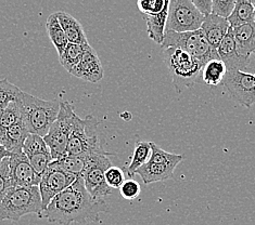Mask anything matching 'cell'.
Wrapping results in <instances>:
<instances>
[{
	"instance_id": "6da1fadb",
	"label": "cell",
	"mask_w": 255,
	"mask_h": 225,
	"mask_svg": "<svg viewBox=\"0 0 255 225\" xmlns=\"http://www.w3.org/2000/svg\"><path fill=\"white\" fill-rule=\"evenodd\" d=\"M108 211L106 199H95L90 196L83 178L78 176L74 183L51 200L42 211L41 218L60 225L86 224L98 221L99 216Z\"/></svg>"
},
{
	"instance_id": "7a4b0ae2",
	"label": "cell",
	"mask_w": 255,
	"mask_h": 225,
	"mask_svg": "<svg viewBox=\"0 0 255 225\" xmlns=\"http://www.w3.org/2000/svg\"><path fill=\"white\" fill-rule=\"evenodd\" d=\"M21 120L29 133L41 138L47 136L60 112L59 101H46L26 92H21L16 101Z\"/></svg>"
},
{
	"instance_id": "3957f363",
	"label": "cell",
	"mask_w": 255,
	"mask_h": 225,
	"mask_svg": "<svg viewBox=\"0 0 255 225\" xmlns=\"http://www.w3.org/2000/svg\"><path fill=\"white\" fill-rule=\"evenodd\" d=\"M42 200L38 186L11 187L0 203V221L17 222L26 215L41 218Z\"/></svg>"
},
{
	"instance_id": "277c9868",
	"label": "cell",
	"mask_w": 255,
	"mask_h": 225,
	"mask_svg": "<svg viewBox=\"0 0 255 225\" xmlns=\"http://www.w3.org/2000/svg\"><path fill=\"white\" fill-rule=\"evenodd\" d=\"M163 56L173 86L178 94L200 82L203 64L199 60L177 48L164 49Z\"/></svg>"
},
{
	"instance_id": "5b68a950",
	"label": "cell",
	"mask_w": 255,
	"mask_h": 225,
	"mask_svg": "<svg viewBox=\"0 0 255 225\" xmlns=\"http://www.w3.org/2000/svg\"><path fill=\"white\" fill-rule=\"evenodd\" d=\"M161 47L163 50L167 48H177L199 60L203 65L211 60L220 59L217 51L209 44L201 29L188 33H175L166 30L165 38Z\"/></svg>"
},
{
	"instance_id": "8992f818",
	"label": "cell",
	"mask_w": 255,
	"mask_h": 225,
	"mask_svg": "<svg viewBox=\"0 0 255 225\" xmlns=\"http://www.w3.org/2000/svg\"><path fill=\"white\" fill-rule=\"evenodd\" d=\"M98 138V121L89 115L85 119L76 116L73 125L66 155L87 156L95 153H105ZM65 155V156H66Z\"/></svg>"
},
{
	"instance_id": "52a82bcc",
	"label": "cell",
	"mask_w": 255,
	"mask_h": 225,
	"mask_svg": "<svg viewBox=\"0 0 255 225\" xmlns=\"http://www.w3.org/2000/svg\"><path fill=\"white\" fill-rule=\"evenodd\" d=\"M184 155L168 153L151 142L150 159L137 170L136 174L140 176L144 184L169 180L173 178L174 170L184 160Z\"/></svg>"
},
{
	"instance_id": "ba28073f",
	"label": "cell",
	"mask_w": 255,
	"mask_h": 225,
	"mask_svg": "<svg viewBox=\"0 0 255 225\" xmlns=\"http://www.w3.org/2000/svg\"><path fill=\"white\" fill-rule=\"evenodd\" d=\"M77 114L69 102H60V112L57 120L44 137L47 147L49 148L53 160H58L66 155V150Z\"/></svg>"
},
{
	"instance_id": "9c48e42d",
	"label": "cell",
	"mask_w": 255,
	"mask_h": 225,
	"mask_svg": "<svg viewBox=\"0 0 255 225\" xmlns=\"http://www.w3.org/2000/svg\"><path fill=\"white\" fill-rule=\"evenodd\" d=\"M111 153H95L87 155V163L82 178L84 180L85 187L90 196L95 199H105L111 195L113 190L107 184L106 171L112 167L109 156Z\"/></svg>"
},
{
	"instance_id": "30bf717a",
	"label": "cell",
	"mask_w": 255,
	"mask_h": 225,
	"mask_svg": "<svg viewBox=\"0 0 255 225\" xmlns=\"http://www.w3.org/2000/svg\"><path fill=\"white\" fill-rule=\"evenodd\" d=\"M205 16L200 13L191 0H171L166 30L175 33L196 32L201 29Z\"/></svg>"
},
{
	"instance_id": "8fae6325",
	"label": "cell",
	"mask_w": 255,
	"mask_h": 225,
	"mask_svg": "<svg viewBox=\"0 0 255 225\" xmlns=\"http://www.w3.org/2000/svg\"><path fill=\"white\" fill-rule=\"evenodd\" d=\"M222 86L229 99L245 107L255 104V77L253 74L238 70L227 71Z\"/></svg>"
},
{
	"instance_id": "7c38bea8",
	"label": "cell",
	"mask_w": 255,
	"mask_h": 225,
	"mask_svg": "<svg viewBox=\"0 0 255 225\" xmlns=\"http://www.w3.org/2000/svg\"><path fill=\"white\" fill-rule=\"evenodd\" d=\"M77 178L58 167L53 161L41 175L39 182V192L42 200V209H46L51 200L71 186Z\"/></svg>"
},
{
	"instance_id": "4fadbf2b",
	"label": "cell",
	"mask_w": 255,
	"mask_h": 225,
	"mask_svg": "<svg viewBox=\"0 0 255 225\" xmlns=\"http://www.w3.org/2000/svg\"><path fill=\"white\" fill-rule=\"evenodd\" d=\"M8 160L12 187L39 185L40 176L35 172L25 154H14L9 157Z\"/></svg>"
},
{
	"instance_id": "5bb4252c",
	"label": "cell",
	"mask_w": 255,
	"mask_h": 225,
	"mask_svg": "<svg viewBox=\"0 0 255 225\" xmlns=\"http://www.w3.org/2000/svg\"><path fill=\"white\" fill-rule=\"evenodd\" d=\"M70 74L93 83L99 82L103 78L101 61L92 46L88 45L86 47L80 63L71 71Z\"/></svg>"
},
{
	"instance_id": "9a60e30c",
	"label": "cell",
	"mask_w": 255,
	"mask_h": 225,
	"mask_svg": "<svg viewBox=\"0 0 255 225\" xmlns=\"http://www.w3.org/2000/svg\"><path fill=\"white\" fill-rule=\"evenodd\" d=\"M218 57L223 61L224 64L226 65L227 71L230 70H238L245 72L248 69L249 63H250V58L242 57L237 51L236 41L234 38L233 28L230 27L227 35L221 42L216 49Z\"/></svg>"
},
{
	"instance_id": "2e32d148",
	"label": "cell",
	"mask_w": 255,
	"mask_h": 225,
	"mask_svg": "<svg viewBox=\"0 0 255 225\" xmlns=\"http://www.w3.org/2000/svg\"><path fill=\"white\" fill-rule=\"evenodd\" d=\"M230 28L229 23L226 19H223L214 14H210L205 16L201 30L204 33V36L208 39L209 44L216 50L218 46L227 35Z\"/></svg>"
},
{
	"instance_id": "e0dca14e",
	"label": "cell",
	"mask_w": 255,
	"mask_h": 225,
	"mask_svg": "<svg viewBox=\"0 0 255 225\" xmlns=\"http://www.w3.org/2000/svg\"><path fill=\"white\" fill-rule=\"evenodd\" d=\"M29 135L22 120L9 128L8 131L0 138V144L12 155L23 153V147Z\"/></svg>"
},
{
	"instance_id": "ac0fdd59",
	"label": "cell",
	"mask_w": 255,
	"mask_h": 225,
	"mask_svg": "<svg viewBox=\"0 0 255 225\" xmlns=\"http://www.w3.org/2000/svg\"><path fill=\"white\" fill-rule=\"evenodd\" d=\"M237 51L242 57L251 58L255 53V23L233 28Z\"/></svg>"
},
{
	"instance_id": "d6986e66",
	"label": "cell",
	"mask_w": 255,
	"mask_h": 225,
	"mask_svg": "<svg viewBox=\"0 0 255 225\" xmlns=\"http://www.w3.org/2000/svg\"><path fill=\"white\" fill-rule=\"evenodd\" d=\"M58 20L61 24V27L64 30V34L68 38L70 44L75 45H87L88 39L85 34V30L82 24L78 22L74 16L66 13L63 11L56 12Z\"/></svg>"
},
{
	"instance_id": "ffe728a7",
	"label": "cell",
	"mask_w": 255,
	"mask_h": 225,
	"mask_svg": "<svg viewBox=\"0 0 255 225\" xmlns=\"http://www.w3.org/2000/svg\"><path fill=\"white\" fill-rule=\"evenodd\" d=\"M169 2L166 7L159 14L155 15H145L144 20L147 22V33L149 38L153 40L155 44L162 45L166 33V24L168 16Z\"/></svg>"
},
{
	"instance_id": "44dd1931",
	"label": "cell",
	"mask_w": 255,
	"mask_h": 225,
	"mask_svg": "<svg viewBox=\"0 0 255 225\" xmlns=\"http://www.w3.org/2000/svg\"><path fill=\"white\" fill-rule=\"evenodd\" d=\"M226 73L227 68L221 59L211 60L203 65L200 82H203L209 87H217L223 83Z\"/></svg>"
},
{
	"instance_id": "7402d4cb",
	"label": "cell",
	"mask_w": 255,
	"mask_h": 225,
	"mask_svg": "<svg viewBox=\"0 0 255 225\" xmlns=\"http://www.w3.org/2000/svg\"><path fill=\"white\" fill-rule=\"evenodd\" d=\"M228 23L232 28L245 24L255 23V9L251 0H236L233 14L228 17Z\"/></svg>"
},
{
	"instance_id": "603a6c76",
	"label": "cell",
	"mask_w": 255,
	"mask_h": 225,
	"mask_svg": "<svg viewBox=\"0 0 255 225\" xmlns=\"http://www.w3.org/2000/svg\"><path fill=\"white\" fill-rule=\"evenodd\" d=\"M46 28L50 41L52 42L54 48H56V50L60 57L64 52L65 48L68 47L69 40L66 38L64 30L61 27V24H60L56 13H52L48 16L46 22Z\"/></svg>"
},
{
	"instance_id": "cb8c5ba5",
	"label": "cell",
	"mask_w": 255,
	"mask_h": 225,
	"mask_svg": "<svg viewBox=\"0 0 255 225\" xmlns=\"http://www.w3.org/2000/svg\"><path fill=\"white\" fill-rule=\"evenodd\" d=\"M151 156V142L137 141L135 144L130 163L127 167V174L130 178L136 174L137 170L148 162Z\"/></svg>"
},
{
	"instance_id": "d4e9b609",
	"label": "cell",
	"mask_w": 255,
	"mask_h": 225,
	"mask_svg": "<svg viewBox=\"0 0 255 225\" xmlns=\"http://www.w3.org/2000/svg\"><path fill=\"white\" fill-rule=\"evenodd\" d=\"M87 45H75V44H70L68 47L65 48L64 52L59 57L60 64L62 65V68L71 73V71L75 68V66L80 63V61L83 57V54L86 49Z\"/></svg>"
},
{
	"instance_id": "484cf974",
	"label": "cell",
	"mask_w": 255,
	"mask_h": 225,
	"mask_svg": "<svg viewBox=\"0 0 255 225\" xmlns=\"http://www.w3.org/2000/svg\"><path fill=\"white\" fill-rule=\"evenodd\" d=\"M58 167L63 169L70 174L75 175L76 178L82 176L87 163V156H70L66 155L58 160H53Z\"/></svg>"
},
{
	"instance_id": "4316f807",
	"label": "cell",
	"mask_w": 255,
	"mask_h": 225,
	"mask_svg": "<svg viewBox=\"0 0 255 225\" xmlns=\"http://www.w3.org/2000/svg\"><path fill=\"white\" fill-rule=\"evenodd\" d=\"M21 120V113L16 102H12L0 113V138L16 123Z\"/></svg>"
},
{
	"instance_id": "83f0119b",
	"label": "cell",
	"mask_w": 255,
	"mask_h": 225,
	"mask_svg": "<svg viewBox=\"0 0 255 225\" xmlns=\"http://www.w3.org/2000/svg\"><path fill=\"white\" fill-rule=\"evenodd\" d=\"M22 92V90L11 83L8 79L0 80V113L7 107L10 103L16 102Z\"/></svg>"
},
{
	"instance_id": "f1b7e54d",
	"label": "cell",
	"mask_w": 255,
	"mask_h": 225,
	"mask_svg": "<svg viewBox=\"0 0 255 225\" xmlns=\"http://www.w3.org/2000/svg\"><path fill=\"white\" fill-rule=\"evenodd\" d=\"M168 2V0H139L137 7L144 15H155L161 13Z\"/></svg>"
},
{
	"instance_id": "f546056e",
	"label": "cell",
	"mask_w": 255,
	"mask_h": 225,
	"mask_svg": "<svg viewBox=\"0 0 255 225\" xmlns=\"http://www.w3.org/2000/svg\"><path fill=\"white\" fill-rule=\"evenodd\" d=\"M235 4L236 0H213L212 14L228 20V17L233 14Z\"/></svg>"
},
{
	"instance_id": "4dcf8cb0",
	"label": "cell",
	"mask_w": 255,
	"mask_h": 225,
	"mask_svg": "<svg viewBox=\"0 0 255 225\" xmlns=\"http://www.w3.org/2000/svg\"><path fill=\"white\" fill-rule=\"evenodd\" d=\"M9 158H5L0 163V203L2 202L5 194L9 192L12 187L10 179V170H9Z\"/></svg>"
},
{
	"instance_id": "1f68e13d",
	"label": "cell",
	"mask_w": 255,
	"mask_h": 225,
	"mask_svg": "<svg viewBox=\"0 0 255 225\" xmlns=\"http://www.w3.org/2000/svg\"><path fill=\"white\" fill-rule=\"evenodd\" d=\"M106 181L107 184L110 186L112 190H115V188H121V186L123 185L125 180V173L123 171V169H121L119 167H110L107 171H106Z\"/></svg>"
},
{
	"instance_id": "d6a6232c",
	"label": "cell",
	"mask_w": 255,
	"mask_h": 225,
	"mask_svg": "<svg viewBox=\"0 0 255 225\" xmlns=\"http://www.w3.org/2000/svg\"><path fill=\"white\" fill-rule=\"evenodd\" d=\"M140 192H141L140 184L132 179L126 180L123 183V185L120 188L121 196L127 200L136 199L139 195H140Z\"/></svg>"
},
{
	"instance_id": "836d02e7",
	"label": "cell",
	"mask_w": 255,
	"mask_h": 225,
	"mask_svg": "<svg viewBox=\"0 0 255 225\" xmlns=\"http://www.w3.org/2000/svg\"><path fill=\"white\" fill-rule=\"evenodd\" d=\"M192 3L194 4L200 13L204 16H208L212 14V5H213V0H192Z\"/></svg>"
},
{
	"instance_id": "e575fe53",
	"label": "cell",
	"mask_w": 255,
	"mask_h": 225,
	"mask_svg": "<svg viewBox=\"0 0 255 225\" xmlns=\"http://www.w3.org/2000/svg\"><path fill=\"white\" fill-rule=\"evenodd\" d=\"M11 156H12V154L9 153V151L5 150L1 144H0V163H1L2 160L5 159V158H9Z\"/></svg>"
},
{
	"instance_id": "d590c367",
	"label": "cell",
	"mask_w": 255,
	"mask_h": 225,
	"mask_svg": "<svg viewBox=\"0 0 255 225\" xmlns=\"http://www.w3.org/2000/svg\"><path fill=\"white\" fill-rule=\"evenodd\" d=\"M254 69H255V53L250 58V63H249V66L246 71H247V73H250V74H252Z\"/></svg>"
},
{
	"instance_id": "8d00e7d4",
	"label": "cell",
	"mask_w": 255,
	"mask_h": 225,
	"mask_svg": "<svg viewBox=\"0 0 255 225\" xmlns=\"http://www.w3.org/2000/svg\"><path fill=\"white\" fill-rule=\"evenodd\" d=\"M252 2H253V5H254V9H255V0H253Z\"/></svg>"
},
{
	"instance_id": "74e56055",
	"label": "cell",
	"mask_w": 255,
	"mask_h": 225,
	"mask_svg": "<svg viewBox=\"0 0 255 225\" xmlns=\"http://www.w3.org/2000/svg\"><path fill=\"white\" fill-rule=\"evenodd\" d=\"M253 75H254V77H255V69H254V71H253Z\"/></svg>"
}]
</instances>
